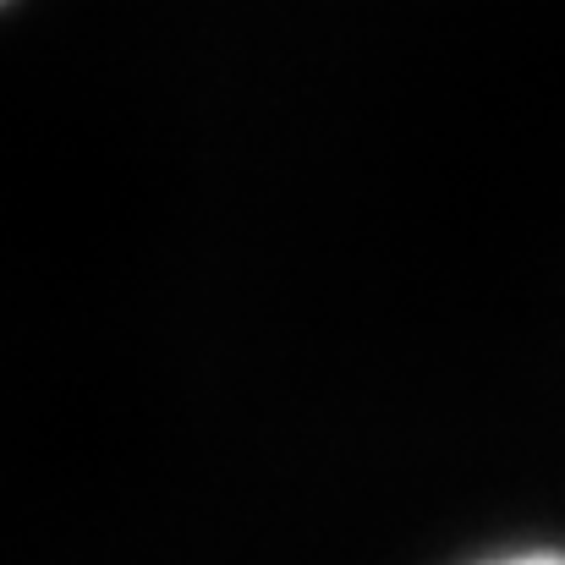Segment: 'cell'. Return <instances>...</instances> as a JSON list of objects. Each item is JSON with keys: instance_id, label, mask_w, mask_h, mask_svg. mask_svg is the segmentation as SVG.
<instances>
[{"instance_id": "cell-1", "label": "cell", "mask_w": 565, "mask_h": 565, "mask_svg": "<svg viewBox=\"0 0 565 565\" xmlns=\"http://www.w3.org/2000/svg\"><path fill=\"white\" fill-rule=\"evenodd\" d=\"M483 565H565L561 550H516V555H494Z\"/></svg>"}]
</instances>
